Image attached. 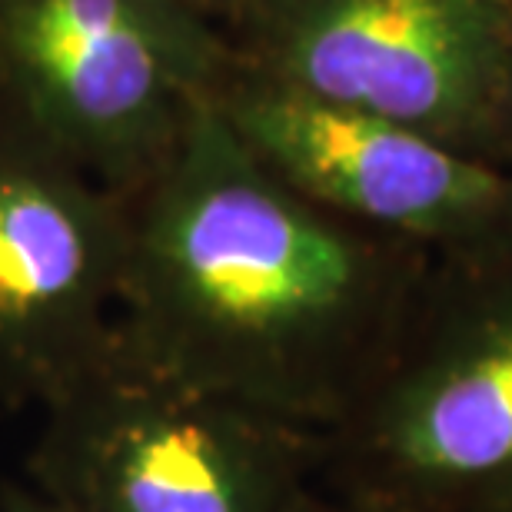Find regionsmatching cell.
Wrapping results in <instances>:
<instances>
[{"label": "cell", "mask_w": 512, "mask_h": 512, "mask_svg": "<svg viewBox=\"0 0 512 512\" xmlns=\"http://www.w3.org/2000/svg\"><path fill=\"white\" fill-rule=\"evenodd\" d=\"M127 223L120 360L316 436L383 370L429 266L273 177L210 97Z\"/></svg>", "instance_id": "1"}, {"label": "cell", "mask_w": 512, "mask_h": 512, "mask_svg": "<svg viewBox=\"0 0 512 512\" xmlns=\"http://www.w3.org/2000/svg\"><path fill=\"white\" fill-rule=\"evenodd\" d=\"M316 483L380 512H479L512 489V233L429 256L396 346L323 436Z\"/></svg>", "instance_id": "2"}, {"label": "cell", "mask_w": 512, "mask_h": 512, "mask_svg": "<svg viewBox=\"0 0 512 512\" xmlns=\"http://www.w3.org/2000/svg\"><path fill=\"white\" fill-rule=\"evenodd\" d=\"M233 57L187 0H0V120L133 197Z\"/></svg>", "instance_id": "3"}, {"label": "cell", "mask_w": 512, "mask_h": 512, "mask_svg": "<svg viewBox=\"0 0 512 512\" xmlns=\"http://www.w3.org/2000/svg\"><path fill=\"white\" fill-rule=\"evenodd\" d=\"M323 436L110 353L40 409L24 479L74 512H286Z\"/></svg>", "instance_id": "4"}, {"label": "cell", "mask_w": 512, "mask_h": 512, "mask_svg": "<svg viewBox=\"0 0 512 512\" xmlns=\"http://www.w3.org/2000/svg\"><path fill=\"white\" fill-rule=\"evenodd\" d=\"M223 30L286 87L512 167V0H247Z\"/></svg>", "instance_id": "5"}, {"label": "cell", "mask_w": 512, "mask_h": 512, "mask_svg": "<svg viewBox=\"0 0 512 512\" xmlns=\"http://www.w3.org/2000/svg\"><path fill=\"white\" fill-rule=\"evenodd\" d=\"M210 104L273 177L356 227L413 243L429 256L512 233V167L326 104L240 57Z\"/></svg>", "instance_id": "6"}, {"label": "cell", "mask_w": 512, "mask_h": 512, "mask_svg": "<svg viewBox=\"0 0 512 512\" xmlns=\"http://www.w3.org/2000/svg\"><path fill=\"white\" fill-rule=\"evenodd\" d=\"M127 197L0 120V403L44 409L114 353Z\"/></svg>", "instance_id": "7"}, {"label": "cell", "mask_w": 512, "mask_h": 512, "mask_svg": "<svg viewBox=\"0 0 512 512\" xmlns=\"http://www.w3.org/2000/svg\"><path fill=\"white\" fill-rule=\"evenodd\" d=\"M0 512H74V509L57 503V499H50L44 493H37L27 479L24 483L4 479V483H0Z\"/></svg>", "instance_id": "8"}, {"label": "cell", "mask_w": 512, "mask_h": 512, "mask_svg": "<svg viewBox=\"0 0 512 512\" xmlns=\"http://www.w3.org/2000/svg\"><path fill=\"white\" fill-rule=\"evenodd\" d=\"M286 512H380V509H370V506L353 503V499L336 496L313 479L310 486H303L300 493L293 496V503Z\"/></svg>", "instance_id": "9"}, {"label": "cell", "mask_w": 512, "mask_h": 512, "mask_svg": "<svg viewBox=\"0 0 512 512\" xmlns=\"http://www.w3.org/2000/svg\"><path fill=\"white\" fill-rule=\"evenodd\" d=\"M187 4H193L197 10H203V14L213 17V20H217V24L223 27L233 14H237V10H240L243 4H247V0H187Z\"/></svg>", "instance_id": "10"}, {"label": "cell", "mask_w": 512, "mask_h": 512, "mask_svg": "<svg viewBox=\"0 0 512 512\" xmlns=\"http://www.w3.org/2000/svg\"><path fill=\"white\" fill-rule=\"evenodd\" d=\"M506 143L512 163V37H509V67H506Z\"/></svg>", "instance_id": "11"}, {"label": "cell", "mask_w": 512, "mask_h": 512, "mask_svg": "<svg viewBox=\"0 0 512 512\" xmlns=\"http://www.w3.org/2000/svg\"><path fill=\"white\" fill-rule=\"evenodd\" d=\"M479 512H512V489H509V493L499 496V499H493V503L483 506Z\"/></svg>", "instance_id": "12"}]
</instances>
